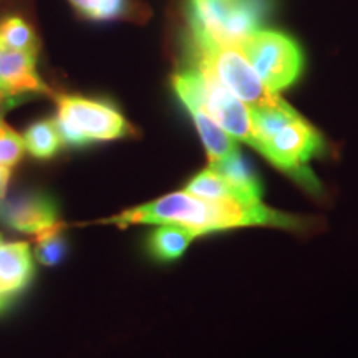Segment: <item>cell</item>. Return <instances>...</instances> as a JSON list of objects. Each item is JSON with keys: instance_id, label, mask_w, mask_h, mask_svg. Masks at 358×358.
Masks as SVG:
<instances>
[{"instance_id": "6da1fadb", "label": "cell", "mask_w": 358, "mask_h": 358, "mask_svg": "<svg viewBox=\"0 0 358 358\" xmlns=\"http://www.w3.org/2000/svg\"><path fill=\"white\" fill-rule=\"evenodd\" d=\"M103 222L115 224L120 229H127L134 224H174L189 229L196 237L249 226L282 227L292 231L307 229L306 219L279 213L262 203L209 201L185 189L127 209Z\"/></svg>"}, {"instance_id": "ffe728a7", "label": "cell", "mask_w": 358, "mask_h": 358, "mask_svg": "<svg viewBox=\"0 0 358 358\" xmlns=\"http://www.w3.org/2000/svg\"><path fill=\"white\" fill-rule=\"evenodd\" d=\"M10 174H12L10 168L0 166V199L7 194V186H8V181H10Z\"/></svg>"}, {"instance_id": "277c9868", "label": "cell", "mask_w": 358, "mask_h": 358, "mask_svg": "<svg viewBox=\"0 0 358 358\" xmlns=\"http://www.w3.org/2000/svg\"><path fill=\"white\" fill-rule=\"evenodd\" d=\"M194 57L196 65L211 71L232 95L244 101L249 108L274 106L282 101L277 93H272L266 87L241 48L194 42Z\"/></svg>"}, {"instance_id": "5bb4252c", "label": "cell", "mask_w": 358, "mask_h": 358, "mask_svg": "<svg viewBox=\"0 0 358 358\" xmlns=\"http://www.w3.org/2000/svg\"><path fill=\"white\" fill-rule=\"evenodd\" d=\"M24 141L27 151L42 161L55 158L64 148L55 120H40L30 124L24 133Z\"/></svg>"}, {"instance_id": "3957f363", "label": "cell", "mask_w": 358, "mask_h": 358, "mask_svg": "<svg viewBox=\"0 0 358 358\" xmlns=\"http://www.w3.org/2000/svg\"><path fill=\"white\" fill-rule=\"evenodd\" d=\"M57 128L66 148H87L134 134V128L110 101L80 95H58Z\"/></svg>"}, {"instance_id": "7c38bea8", "label": "cell", "mask_w": 358, "mask_h": 358, "mask_svg": "<svg viewBox=\"0 0 358 358\" xmlns=\"http://www.w3.org/2000/svg\"><path fill=\"white\" fill-rule=\"evenodd\" d=\"M185 191L191 194L198 196V198L209 199V201H237V203H252L248 201L236 189L234 186L222 178L216 169L211 166L203 169L198 174H194L189 181L186 182Z\"/></svg>"}, {"instance_id": "7a4b0ae2", "label": "cell", "mask_w": 358, "mask_h": 358, "mask_svg": "<svg viewBox=\"0 0 358 358\" xmlns=\"http://www.w3.org/2000/svg\"><path fill=\"white\" fill-rule=\"evenodd\" d=\"M173 90L186 110L198 108L211 116L234 140L256 148V131L250 108L227 90L211 71L194 65L182 70L171 80Z\"/></svg>"}, {"instance_id": "9c48e42d", "label": "cell", "mask_w": 358, "mask_h": 358, "mask_svg": "<svg viewBox=\"0 0 358 358\" xmlns=\"http://www.w3.org/2000/svg\"><path fill=\"white\" fill-rule=\"evenodd\" d=\"M0 92L10 96L53 95L52 88L40 78L37 55L15 50L0 53Z\"/></svg>"}, {"instance_id": "44dd1931", "label": "cell", "mask_w": 358, "mask_h": 358, "mask_svg": "<svg viewBox=\"0 0 358 358\" xmlns=\"http://www.w3.org/2000/svg\"><path fill=\"white\" fill-rule=\"evenodd\" d=\"M3 50H6V47H3V45H2V42H0V53H2Z\"/></svg>"}, {"instance_id": "52a82bcc", "label": "cell", "mask_w": 358, "mask_h": 358, "mask_svg": "<svg viewBox=\"0 0 358 358\" xmlns=\"http://www.w3.org/2000/svg\"><path fill=\"white\" fill-rule=\"evenodd\" d=\"M60 222V209L52 194L24 189L0 199V226L10 231L37 236Z\"/></svg>"}, {"instance_id": "9a60e30c", "label": "cell", "mask_w": 358, "mask_h": 358, "mask_svg": "<svg viewBox=\"0 0 358 358\" xmlns=\"http://www.w3.org/2000/svg\"><path fill=\"white\" fill-rule=\"evenodd\" d=\"M80 15L88 20L105 22L134 17L133 0H69Z\"/></svg>"}, {"instance_id": "2e32d148", "label": "cell", "mask_w": 358, "mask_h": 358, "mask_svg": "<svg viewBox=\"0 0 358 358\" xmlns=\"http://www.w3.org/2000/svg\"><path fill=\"white\" fill-rule=\"evenodd\" d=\"M65 224L58 222L35 236V259L45 267H57L69 254V241L64 236Z\"/></svg>"}, {"instance_id": "4fadbf2b", "label": "cell", "mask_w": 358, "mask_h": 358, "mask_svg": "<svg viewBox=\"0 0 358 358\" xmlns=\"http://www.w3.org/2000/svg\"><path fill=\"white\" fill-rule=\"evenodd\" d=\"M213 169L226 178L241 194L252 203H262V186L259 179L254 176L252 169L245 163L239 153L232 155L231 158L219 161L216 164H209Z\"/></svg>"}, {"instance_id": "ac0fdd59", "label": "cell", "mask_w": 358, "mask_h": 358, "mask_svg": "<svg viewBox=\"0 0 358 358\" xmlns=\"http://www.w3.org/2000/svg\"><path fill=\"white\" fill-rule=\"evenodd\" d=\"M27 148L24 136L0 120V166L13 168L24 158Z\"/></svg>"}, {"instance_id": "30bf717a", "label": "cell", "mask_w": 358, "mask_h": 358, "mask_svg": "<svg viewBox=\"0 0 358 358\" xmlns=\"http://www.w3.org/2000/svg\"><path fill=\"white\" fill-rule=\"evenodd\" d=\"M196 236L189 229L174 224H158L150 231L146 239V250L159 262H173L185 256Z\"/></svg>"}, {"instance_id": "d6986e66", "label": "cell", "mask_w": 358, "mask_h": 358, "mask_svg": "<svg viewBox=\"0 0 358 358\" xmlns=\"http://www.w3.org/2000/svg\"><path fill=\"white\" fill-rule=\"evenodd\" d=\"M27 100H29V96H10L0 92V120L6 116L7 111H10L12 108H15L17 105H20V103H24Z\"/></svg>"}, {"instance_id": "8992f818", "label": "cell", "mask_w": 358, "mask_h": 358, "mask_svg": "<svg viewBox=\"0 0 358 358\" xmlns=\"http://www.w3.org/2000/svg\"><path fill=\"white\" fill-rule=\"evenodd\" d=\"M320 150V133L299 115L292 122L284 124L274 136L264 141L259 153L282 171L299 174L306 182H315V178L306 171V166Z\"/></svg>"}, {"instance_id": "ba28073f", "label": "cell", "mask_w": 358, "mask_h": 358, "mask_svg": "<svg viewBox=\"0 0 358 358\" xmlns=\"http://www.w3.org/2000/svg\"><path fill=\"white\" fill-rule=\"evenodd\" d=\"M35 279L29 243H0V315L15 306Z\"/></svg>"}, {"instance_id": "e0dca14e", "label": "cell", "mask_w": 358, "mask_h": 358, "mask_svg": "<svg viewBox=\"0 0 358 358\" xmlns=\"http://www.w3.org/2000/svg\"><path fill=\"white\" fill-rule=\"evenodd\" d=\"M0 42L6 50L38 55V38L34 29L22 17H7L0 22Z\"/></svg>"}, {"instance_id": "5b68a950", "label": "cell", "mask_w": 358, "mask_h": 358, "mask_svg": "<svg viewBox=\"0 0 358 358\" xmlns=\"http://www.w3.org/2000/svg\"><path fill=\"white\" fill-rule=\"evenodd\" d=\"M239 48L272 93L289 88L301 77L303 53L289 35L275 30H256Z\"/></svg>"}, {"instance_id": "8fae6325", "label": "cell", "mask_w": 358, "mask_h": 358, "mask_svg": "<svg viewBox=\"0 0 358 358\" xmlns=\"http://www.w3.org/2000/svg\"><path fill=\"white\" fill-rule=\"evenodd\" d=\"M189 111L192 123L198 129L201 141H203L206 153H208L209 164H216L219 161L231 158L232 155L239 153L236 146V140L226 129L219 127L211 116H208L203 110L192 108Z\"/></svg>"}]
</instances>
